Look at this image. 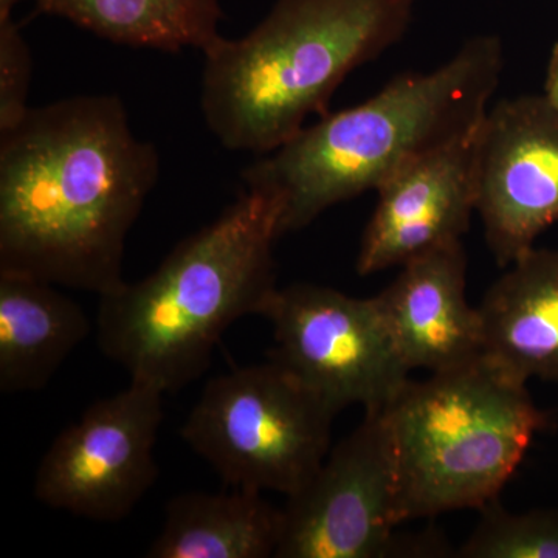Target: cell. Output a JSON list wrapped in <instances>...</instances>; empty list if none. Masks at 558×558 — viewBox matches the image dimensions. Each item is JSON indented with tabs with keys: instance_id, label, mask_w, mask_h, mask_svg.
Segmentation results:
<instances>
[{
	"instance_id": "8fae6325",
	"label": "cell",
	"mask_w": 558,
	"mask_h": 558,
	"mask_svg": "<svg viewBox=\"0 0 558 558\" xmlns=\"http://www.w3.org/2000/svg\"><path fill=\"white\" fill-rule=\"evenodd\" d=\"M480 131L481 124L414 160L377 190L355 264L359 275L402 267L468 233L478 199Z\"/></svg>"
},
{
	"instance_id": "5bb4252c",
	"label": "cell",
	"mask_w": 558,
	"mask_h": 558,
	"mask_svg": "<svg viewBox=\"0 0 558 558\" xmlns=\"http://www.w3.org/2000/svg\"><path fill=\"white\" fill-rule=\"evenodd\" d=\"M90 330L86 312L58 286L0 274V391L46 388Z\"/></svg>"
},
{
	"instance_id": "277c9868",
	"label": "cell",
	"mask_w": 558,
	"mask_h": 558,
	"mask_svg": "<svg viewBox=\"0 0 558 558\" xmlns=\"http://www.w3.org/2000/svg\"><path fill=\"white\" fill-rule=\"evenodd\" d=\"M413 0H277L240 39L204 53L202 112L230 150L266 156L299 134L349 73L409 31Z\"/></svg>"
},
{
	"instance_id": "5b68a950",
	"label": "cell",
	"mask_w": 558,
	"mask_h": 558,
	"mask_svg": "<svg viewBox=\"0 0 558 558\" xmlns=\"http://www.w3.org/2000/svg\"><path fill=\"white\" fill-rule=\"evenodd\" d=\"M384 411L403 523L497 501L548 416L492 360L411 379Z\"/></svg>"
},
{
	"instance_id": "7c38bea8",
	"label": "cell",
	"mask_w": 558,
	"mask_h": 558,
	"mask_svg": "<svg viewBox=\"0 0 558 558\" xmlns=\"http://www.w3.org/2000/svg\"><path fill=\"white\" fill-rule=\"evenodd\" d=\"M465 289L468 255L457 241L403 264L395 281L374 296L411 373H442L483 357V323Z\"/></svg>"
},
{
	"instance_id": "8992f818",
	"label": "cell",
	"mask_w": 558,
	"mask_h": 558,
	"mask_svg": "<svg viewBox=\"0 0 558 558\" xmlns=\"http://www.w3.org/2000/svg\"><path fill=\"white\" fill-rule=\"evenodd\" d=\"M337 413L275 360L207 381L183 440L230 487L296 494L328 457Z\"/></svg>"
},
{
	"instance_id": "ba28073f",
	"label": "cell",
	"mask_w": 558,
	"mask_h": 558,
	"mask_svg": "<svg viewBox=\"0 0 558 558\" xmlns=\"http://www.w3.org/2000/svg\"><path fill=\"white\" fill-rule=\"evenodd\" d=\"M402 523L391 435L384 411H369L288 497L277 558L392 557Z\"/></svg>"
},
{
	"instance_id": "e0dca14e",
	"label": "cell",
	"mask_w": 558,
	"mask_h": 558,
	"mask_svg": "<svg viewBox=\"0 0 558 558\" xmlns=\"http://www.w3.org/2000/svg\"><path fill=\"white\" fill-rule=\"evenodd\" d=\"M461 558H558V509L510 512L497 501L481 509Z\"/></svg>"
},
{
	"instance_id": "4fadbf2b",
	"label": "cell",
	"mask_w": 558,
	"mask_h": 558,
	"mask_svg": "<svg viewBox=\"0 0 558 558\" xmlns=\"http://www.w3.org/2000/svg\"><path fill=\"white\" fill-rule=\"evenodd\" d=\"M484 357L524 384H558V250L531 248L478 306Z\"/></svg>"
},
{
	"instance_id": "ac0fdd59",
	"label": "cell",
	"mask_w": 558,
	"mask_h": 558,
	"mask_svg": "<svg viewBox=\"0 0 558 558\" xmlns=\"http://www.w3.org/2000/svg\"><path fill=\"white\" fill-rule=\"evenodd\" d=\"M33 60L31 47L13 20L0 21V134L27 116Z\"/></svg>"
},
{
	"instance_id": "9a60e30c",
	"label": "cell",
	"mask_w": 558,
	"mask_h": 558,
	"mask_svg": "<svg viewBox=\"0 0 558 558\" xmlns=\"http://www.w3.org/2000/svg\"><path fill=\"white\" fill-rule=\"evenodd\" d=\"M282 509L263 492L231 487L207 494L189 492L170 499L160 534L146 556L153 558L277 557Z\"/></svg>"
},
{
	"instance_id": "52a82bcc",
	"label": "cell",
	"mask_w": 558,
	"mask_h": 558,
	"mask_svg": "<svg viewBox=\"0 0 558 558\" xmlns=\"http://www.w3.org/2000/svg\"><path fill=\"white\" fill-rule=\"evenodd\" d=\"M260 317L274 329L269 359L337 414L354 405L385 410L411 380L374 296L300 282L278 288Z\"/></svg>"
},
{
	"instance_id": "6da1fadb",
	"label": "cell",
	"mask_w": 558,
	"mask_h": 558,
	"mask_svg": "<svg viewBox=\"0 0 558 558\" xmlns=\"http://www.w3.org/2000/svg\"><path fill=\"white\" fill-rule=\"evenodd\" d=\"M0 274L108 295L159 180V153L116 95L32 108L0 134Z\"/></svg>"
},
{
	"instance_id": "ffe728a7",
	"label": "cell",
	"mask_w": 558,
	"mask_h": 558,
	"mask_svg": "<svg viewBox=\"0 0 558 558\" xmlns=\"http://www.w3.org/2000/svg\"><path fill=\"white\" fill-rule=\"evenodd\" d=\"M21 2H24V0H0V21L11 20L14 7Z\"/></svg>"
},
{
	"instance_id": "30bf717a",
	"label": "cell",
	"mask_w": 558,
	"mask_h": 558,
	"mask_svg": "<svg viewBox=\"0 0 558 558\" xmlns=\"http://www.w3.org/2000/svg\"><path fill=\"white\" fill-rule=\"evenodd\" d=\"M476 185L488 248L508 267L558 219V112L543 95L488 108Z\"/></svg>"
},
{
	"instance_id": "3957f363",
	"label": "cell",
	"mask_w": 558,
	"mask_h": 558,
	"mask_svg": "<svg viewBox=\"0 0 558 558\" xmlns=\"http://www.w3.org/2000/svg\"><path fill=\"white\" fill-rule=\"evenodd\" d=\"M279 238L274 201L245 189L148 277L100 296L102 354L165 395L199 379L230 326L260 317L277 292Z\"/></svg>"
},
{
	"instance_id": "9c48e42d",
	"label": "cell",
	"mask_w": 558,
	"mask_h": 558,
	"mask_svg": "<svg viewBox=\"0 0 558 558\" xmlns=\"http://www.w3.org/2000/svg\"><path fill=\"white\" fill-rule=\"evenodd\" d=\"M163 396L148 381L131 379L92 403L40 459L33 484L40 505L95 521L130 515L159 476L154 449Z\"/></svg>"
},
{
	"instance_id": "d6986e66",
	"label": "cell",
	"mask_w": 558,
	"mask_h": 558,
	"mask_svg": "<svg viewBox=\"0 0 558 558\" xmlns=\"http://www.w3.org/2000/svg\"><path fill=\"white\" fill-rule=\"evenodd\" d=\"M543 97H545L549 105L558 112V43H556V46L553 47V51H550Z\"/></svg>"
},
{
	"instance_id": "7a4b0ae2",
	"label": "cell",
	"mask_w": 558,
	"mask_h": 558,
	"mask_svg": "<svg viewBox=\"0 0 558 558\" xmlns=\"http://www.w3.org/2000/svg\"><path fill=\"white\" fill-rule=\"evenodd\" d=\"M505 70L498 36L481 35L438 69L403 73L369 100L323 116L242 172L278 209L279 236L377 191L414 160L476 130Z\"/></svg>"
},
{
	"instance_id": "2e32d148",
	"label": "cell",
	"mask_w": 558,
	"mask_h": 558,
	"mask_svg": "<svg viewBox=\"0 0 558 558\" xmlns=\"http://www.w3.org/2000/svg\"><path fill=\"white\" fill-rule=\"evenodd\" d=\"M39 11L64 17L121 46L178 53L207 50L220 38L219 0H36Z\"/></svg>"
}]
</instances>
